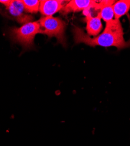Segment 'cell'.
Segmentation results:
<instances>
[{"mask_svg": "<svg viewBox=\"0 0 130 146\" xmlns=\"http://www.w3.org/2000/svg\"><path fill=\"white\" fill-rule=\"evenodd\" d=\"M86 31L87 35L93 36H97L103 29V23L100 17L86 18Z\"/></svg>", "mask_w": 130, "mask_h": 146, "instance_id": "obj_7", "label": "cell"}, {"mask_svg": "<svg viewBox=\"0 0 130 146\" xmlns=\"http://www.w3.org/2000/svg\"><path fill=\"white\" fill-rule=\"evenodd\" d=\"M114 18L119 19L121 17L127 15L130 10V0H120L115 1L113 5Z\"/></svg>", "mask_w": 130, "mask_h": 146, "instance_id": "obj_8", "label": "cell"}, {"mask_svg": "<svg viewBox=\"0 0 130 146\" xmlns=\"http://www.w3.org/2000/svg\"><path fill=\"white\" fill-rule=\"evenodd\" d=\"M73 32L76 44L83 43L91 47L113 46L118 49L130 47V40L125 41L124 39L123 26L119 19H114L106 23L103 33L93 38L77 27H74Z\"/></svg>", "mask_w": 130, "mask_h": 146, "instance_id": "obj_1", "label": "cell"}, {"mask_svg": "<svg viewBox=\"0 0 130 146\" xmlns=\"http://www.w3.org/2000/svg\"><path fill=\"white\" fill-rule=\"evenodd\" d=\"M13 0H0V3L4 5L7 8L9 6Z\"/></svg>", "mask_w": 130, "mask_h": 146, "instance_id": "obj_11", "label": "cell"}, {"mask_svg": "<svg viewBox=\"0 0 130 146\" xmlns=\"http://www.w3.org/2000/svg\"><path fill=\"white\" fill-rule=\"evenodd\" d=\"M94 2V1L92 0H72L66 4L61 12L63 14H67L70 13L83 11Z\"/></svg>", "mask_w": 130, "mask_h": 146, "instance_id": "obj_6", "label": "cell"}, {"mask_svg": "<svg viewBox=\"0 0 130 146\" xmlns=\"http://www.w3.org/2000/svg\"><path fill=\"white\" fill-rule=\"evenodd\" d=\"M99 17L106 23L113 20V18L114 17V14L113 8V5L104 7L100 12Z\"/></svg>", "mask_w": 130, "mask_h": 146, "instance_id": "obj_10", "label": "cell"}, {"mask_svg": "<svg viewBox=\"0 0 130 146\" xmlns=\"http://www.w3.org/2000/svg\"><path fill=\"white\" fill-rule=\"evenodd\" d=\"M42 33L49 38L56 37L58 42L64 47L66 46L65 31L66 23L62 19L53 17H43L38 21Z\"/></svg>", "mask_w": 130, "mask_h": 146, "instance_id": "obj_3", "label": "cell"}, {"mask_svg": "<svg viewBox=\"0 0 130 146\" xmlns=\"http://www.w3.org/2000/svg\"><path fill=\"white\" fill-rule=\"evenodd\" d=\"M62 0H42L41 1L39 11L44 17H52L62 11L67 3Z\"/></svg>", "mask_w": 130, "mask_h": 146, "instance_id": "obj_4", "label": "cell"}, {"mask_svg": "<svg viewBox=\"0 0 130 146\" xmlns=\"http://www.w3.org/2000/svg\"><path fill=\"white\" fill-rule=\"evenodd\" d=\"M11 15L15 17L18 21L20 23H28L30 20L33 18L30 15H27L24 14L25 8L22 1L21 0H15L12 1L11 4L7 8Z\"/></svg>", "mask_w": 130, "mask_h": 146, "instance_id": "obj_5", "label": "cell"}, {"mask_svg": "<svg viewBox=\"0 0 130 146\" xmlns=\"http://www.w3.org/2000/svg\"><path fill=\"white\" fill-rule=\"evenodd\" d=\"M38 33H42L39 22H29L20 28H12L9 36L13 41L29 48L32 47L35 36Z\"/></svg>", "mask_w": 130, "mask_h": 146, "instance_id": "obj_2", "label": "cell"}, {"mask_svg": "<svg viewBox=\"0 0 130 146\" xmlns=\"http://www.w3.org/2000/svg\"><path fill=\"white\" fill-rule=\"evenodd\" d=\"M22 3L24 5L25 12L29 13H37L39 10L41 1L39 0H23Z\"/></svg>", "mask_w": 130, "mask_h": 146, "instance_id": "obj_9", "label": "cell"}]
</instances>
